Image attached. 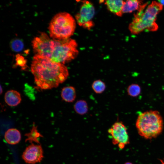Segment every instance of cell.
<instances>
[{
    "instance_id": "7",
    "label": "cell",
    "mask_w": 164,
    "mask_h": 164,
    "mask_svg": "<svg viewBox=\"0 0 164 164\" xmlns=\"http://www.w3.org/2000/svg\"><path fill=\"white\" fill-rule=\"evenodd\" d=\"M108 132L112 143L118 145L120 149H123L129 143L127 129L122 122H115L108 129Z\"/></svg>"
},
{
    "instance_id": "13",
    "label": "cell",
    "mask_w": 164,
    "mask_h": 164,
    "mask_svg": "<svg viewBox=\"0 0 164 164\" xmlns=\"http://www.w3.org/2000/svg\"><path fill=\"white\" fill-rule=\"evenodd\" d=\"M5 141L9 144L14 145L18 144L21 139V134L19 130L16 128L8 129L4 135Z\"/></svg>"
},
{
    "instance_id": "3",
    "label": "cell",
    "mask_w": 164,
    "mask_h": 164,
    "mask_svg": "<svg viewBox=\"0 0 164 164\" xmlns=\"http://www.w3.org/2000/svg\"><path fill=\"white\" fill-rule=\"evenodd\" d=\"M135 125L138 133L141 137L151 139L161 134L163 129V122L159 111L149 110L139 114Z\"/></svg>"
},
{
    "instance_id": "19",
    "label": "cell",
    "mask_w": 164,
    "mask_h": 164,
    "mask_svg": "<svg viewBox=\"0 0 164 164\" xmlns=\"http://www.w3.org/2000/svg\"><path fill=\"white\" fill-rule=\"evenodd\" d=\"M10 46L12 50L16 52L21 51L23 48V43L19 39H13L10 43Z\"/></svg>"
},
{
    "instance_id": "18",
    "label": "cell",
    "mask_w": 164,
    "mask_h": 164,
    "mask_svg": "<svg viewBox=\"0 0 164 164\" xmlns=\"http://www.w3.org/2000/svg\"><path fill=\"white\" fill-rule=\"evenodd\" d=\"M141 91L140 86L136 84H132L128 87L127 92L128 95L132 97H136L139 95Z\"/></svg>"
},
{
    "instance_id": "24",
    "label": "cell",
    "mask_w": 164,
    "mask_h": 164,
    "mask_svg": "<svg viewBox=\"0 0 164 164\" xmlns=\"http://www.w3.org/2000/svg\"><path fill=\"white\" fill-rule=\"evenodd\" d=\"M124 164H133L132 163L129 162H125Z\"/></svg>"
},
{
    "instance_id": "23",
    "label": "cell",
    "mask_w": 164,
    "mask_h": 164,
    "mask_svg": "<svg viewBox=\"0 0 164 164\" xmlns=\"http://www.w3.org/2000/svg\"><path fill=\"white\" fill-rule=\"evenodd\" d=\"M2 92V89L1 85L0 86V94H1Z\"/></svg>"
},
{
    "instance_id": "16",
    "label": "cell",
    "mask_w": 164,
    "mask_h": 164,
    "mask_svg": "<svg viewBox=\"0 0 164 164\" xmlns=\"http://www.w3.org/2000/svg\"><path fill=\"white\" fill-rule=\"evenodd\" d=\"M73 108L77 114L81 115L86 114L88 109L87 102L83 100L77 101L74 105Z\"/></svg>"
},
{
    "instance_id": "20",
    "label": "cell",
    "mask_w": 164,
    "mask_h": 164,
    "mask_svg": "<svg viewBox=\"0 0 164 164\" xmlns=\"http://www.w3.org/2000/svg\"><path fill=\"white\" fill-rule=\"evenodd\" d=\"M15 65L21 67L22 70H25L27 67V61L24 57L19 54L16 56Z\"/></svg>"
},
{
    "instance_id": "21",
    "label": "cell",
    "mask_w": 164,
    "mask_h": 164,
    "mask_svg": "<svg viewBox=\"0 0 164 164\" xmlns=\"http://www.w3.org/2000/svg\"><path fill=\"white\" fill-rule=\"evenodd\" d=\"M158 1L162 6L164 5V0H159Z\"/></svg>"
},
{
    "instance_id": "8",
    "label": "cell",
    "mask_w": 164,
    "mask_h": 164,
    "mask_svg": "<svg viewBox=\"0 0 164 164\" xmlns=\"http://www.w3.org/2000/svg\"><path fill=\"white\" fill-rule=\"evenodd\" d=\"M94 14L95 9L92 4L88 1H83L79 12L75 15V19L80 26L90 29L94 25L92 19Z\"/></svg>"
},
{
    "instance_id": "1",
    "label": "cell",
    "mask_w": 164,
    "mask_h": 164,
    "mask_svg": "<svg viewBox=\"0 0 164 164\" xmlns=\"http://www.w3.org/2000/svg\"><path fill=\"white\" fill-rule=\"evenodd\" d=\"M31 69L36 84L42 89L57 87L67 79L69 75L68 69L64 64L35 55Z\"/></svg>"
},
{
    "instance_id": "9",
    "label": "cell",
    "mask_w": 164,
    "mask_h": 164,
    "mask_svg": "<svg viewBox=\"0 0 164 164\" xmlns=\"http://www.w3.org/2000/svg\"><path fill=\"white\" fill-rule=\"evenodd\" d=\"M43 149L40 145L32 143L25 149L22 158L26 163L35 164L40 162L43 158Z\"/></svg>"
},
{
    "instance_id": "2",
    "label": "cell",
    "mask_w": 164,
    "mask_h": 164,
    "mask_svg": "<svg viewBox=\"0 0 164 164\" xmlns=\"http://www.w3.org/2000/svg\"><path fill=\"white\" fill-rule=\"evenodd\" d=\"M163 6L158 2L152 1L145 9L137 11L129 25V29L133 34H138L144 30L155 31L158 29L156 22L157 15L162 10Z\"/></svg>"
},
{
    "instance_id": "10",
    "label": "cell",
    "mask_w": 164,
    "mask_h": 164,
    "mask_svg": "<svg viewBox=\"0 0 164 164\" xmlns=\"http://www.w3.org/2000/svg\"><path fill=\"white\" fill-rule=\"evenodd\" d=\"M148 2L143 3L142 1L137 0H128L124 2L122 8V12L131 13L136 10H139L144 6L147 5Z\"/></svg>"
},
{
    "instance_id": "4",
    "label": "cell",
    "mask_w": 164,
    "mask_h": 164,
    "mask_svg": "<svg viewBox=\"0 0 164 164\" xmlns=\"http://www.w3.org/2000/svg\"><path fill=\"white\" fill-rule=\"evenodd\" d=\"M76 26V21L69 13H59L53 17L50 23V37L54 40L69 38L73 34Z\"/></svg>"
},
{
    "instance_id": "5",
    "label": "cell",
    "mask_w": 164,
    "mask_h": 164,
    "mask_svg": "<svg viewBox=\"0 0 164 164\" xmlns=\"http://www.w3.org/2000/svg\"><path fill=\"white\" fill-rule=\"evenodd\" d=\"M54 40V48L50 58L53 61L64 64L77 56V45L74 40L69 38Z\"/></svg>"
},
{
    "instance_id": "12",
    "label": "cell",
    "mask_w": 164,
    "mask_h": 164,
    "mask_svg": "<svg viewBox=\"0 0 164 164\" xmlns=\"http://www.w3.org/2000/svg\"><path fill=\"white\" fill-rule=\"evenodd\" d=\"M6 103L9 106H15L18 105L21 100L20 94L17 91L14 90L8 91L4 97Z\"/></svg>"
},
{
    "instance_id": "17",
    "label": "cell",
    "mask_w": 164,
    "mask_h": 164,
    "mask_svg": "<svg viewBox=\"0 0 164 164\" xmlns=\"http://www.w3.org/2000/svg\"><path fill=\"white\" fill-rule=\"evenodd\" d=\"M105 83L100 80H96L92 84V88L96 93L100 94L104 91L106 89Z\"/></svg>"
},
{
    "instance_id": "6",
    "label": "cell",
    "mask_w": 164,
    "mask_h": 164,
    "mask_svg": "<svg viewBox=\"0 0 164 164\" xmlns=\"http://www.w3.org/2000/svg\"><path fill=\"white\" fill-rule=\"evenodd\" d=\"M32 46L35 55L50 58L55 46V41L44 32L35 37Z\"/></svg>"
},
{
    "instance_id": "22",
    "label": "cell",
    "mask_w": 164,
    "mask_h": 164,
    "mask_svg": "<svg viewBox=\"0 0 164 164\" xmlns=\"http://www.w3.org/2000/svg\"><path fill=\"white\" fill-rule=\"evenodd\" d=\"M160 164H164V159L160 160Z\"/></svg>"
},
{
    "instance_id": "11",
    "label": "cell",
    "mask_w": 164,
    "mask_h": 164,
    "mask_svg": "<svg viewBox=\"0 0 164 164\" xmlns=\"http://www.w3.org/2000/svg\"><path fill=\"white\" fill-rule=\"evenodd\" d=\"M124 2L122 0H107L105 2V4L110 12L121 17L123 14L122 9Z\"/></svg>"
},
{
    "instance_id": "14",
    "label": "cell",
    "mask_w": 164,
    "mask_h": 164,
    "mask_svg": "<svg viewBox=\"0 0 164 164\" xmlns=\"http://www.w3.org/2000/svg\"><path fill=\"white\" fill-rule=\"evenodd\" d=\"M76 91L75 88L71 86L63 87L61 92V97L65 101L73 102L76 98Z\"/></svg>"
},
{
    "instance_id": "15",
    "label": "cell",
    "mask_w": 164,
    "mask_h": 164,
    "mask_svg": "<svg viewBox=\"0 0 164 164\" xmlns=\"http://www.w3.org/2000/svg\"><path fill=\"white\" fill-rule=\"evenodd\" d=\"M25 135L27 137L26 141H29L32 143L35 142L37 144L40 143L39 138L43 136L38 131L37 127L35 125H33L30 132L26 134Z\"/></svg>"
}]
</instances>
